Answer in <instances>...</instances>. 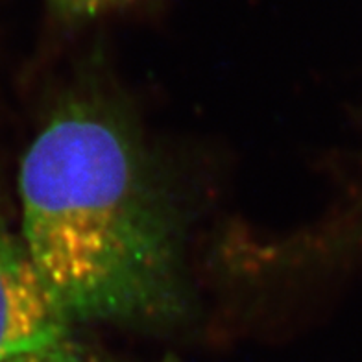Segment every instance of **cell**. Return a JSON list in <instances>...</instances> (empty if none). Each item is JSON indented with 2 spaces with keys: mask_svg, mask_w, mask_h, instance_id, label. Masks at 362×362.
Segmentation results:
<instances>
[{
  "mask_svg": "<svg viewBox=\"0 0 362 362\" xmlns=\"http://www.w3.org/2000/svg\"><path fill=\"white\" fill-rule=\"evenodd\" d=\"M23 240L69 322L168 324L187 305L180 233L144 148L98 102L54 113L23 159Z\"/></svg>",
  "mask_w": 362,
  "mask_h": 362,
  "instance_id": "6da1fadb",
  "label": "cell"
},
{
  "mask_svg": "<svg viewBox=\"0 0 362 362\" xmlns=\"http://www.w3.org/2000/svg\"><path fill=\"white\" fill-rule=\"evenodd\" d=\"M69 322L0 213V362L67 340Z\"/></svg>",
  "mask_w": 362,
  "mask_h": 362,
  "instance_id": "7a4b0ae2",
  "label": "cell"
},
{
  "mask_svg": "<svg viewBox=\"0 0 362 362\" xmlns=\"http://www.w3.org/2000/svg\"><path fill=\"white\" fill-rule=\"evenodd\" d=\"M59 17L69 21L95 19L98 15L126 6L132 0H48Z\"/></svg>",
  "mask_w": 362,
  "mask_h": 362,
  "instance_id": "3957f363",
  "label": "cell"
},
{
  "mask_svg": "<svg viewBox=\"0 0 362 362\" xmlns=\"http://www.w3.org/2000/svg\"><path fill=\"white\" fill-rule=\"evenodd\" d=\"M6 362H96L89 353L81 351L78 346L63 340V342L39 349V351L24 353L21 357L10 358Z\"/></svg>",
  "mask_w": 362,
  "mask_h": 362,
  "instance_id": "277c9868",
  "label": "cell"
}]
</instances>
